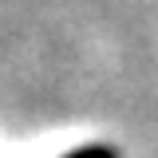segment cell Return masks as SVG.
Masks as SVG:
<instances>
[{
  "instance_id": "cell-1",
  "label": "cell",
  "mask_w": 158,
  "mask_h": 158,
  "mask_svg": "<svg viewBox=\"0 0 158 158\" xmlns=\"http://www.w3.org/2000/svg\"><path fill=\"white\" fill-rule=\"evenodd\" d=\"M67 158H115V150H111V146H79V150H71Z\"/></svg>"
}]
</instances>
